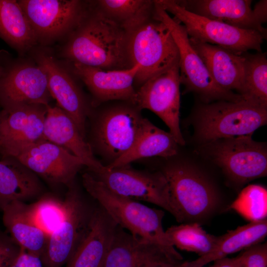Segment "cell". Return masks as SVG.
I'll return each instance as SVG.
<instances>
[{"mask_svg": "<svg viewBox=\"0 0 267 267\" xmlns=\"http://www.w3.org/2000/svg\"><path fill=\"white\" fill-rule=\"evenodd\" d=\"M128 34L93 7L86 10L69 34L63 56L72 61L106 70L131 68Z\"/></svg>", "mask_w": 267, "mask_h": 267, "instance_id": "cell-1", "label": "cell"}, {"mask_svg": "<svg viewBox=\"0 0 267 267\" xmlns=\"http://www.w3.org/2000/svg\"><path fill=\"white\" fill-rule=\"evenodd\" d=\"M82 182L87 193L118 225L135 237L159 246L176 260L182 261L163 227L164 211L115 194L88 171L83 174Z\"/></svg>", "mask_w": 267, "mask_h": 267, "instance_id": "cell-2", "label": "cell"}, {"mask_svg": "<svg viewBox=\"0 0 267 267\" xmlns=\"http://www.w3.org/2000/svg\"><path fill=\"white\" fill-rule=\"evenodd\" d=\"M99 105L89 116L91 122L88 142L93 154L100 156L107 166L132 147L147 119L142 116L141 110L130 101H111Z\"/></svg>", "mask_w": 267, "mask_h": 267, "instance_id": "cell-3", "label": "cell"}, {"mask_svg": "<svg viewBox=\"0 0 267 267\" xmlns=\"http://www.w3.org/2000/svg\"><path fill=\"white\" fill-rule=\"evenodd\" d=\"M195 134L204 144L218 139L252 135L267 122V106L245 98L199 104L194 113Z\"/></svg>", "mask_w": 267, "mask_h": 267, "instance_id": "cell-4", "label": "cell"}, {"mask_svg": "<svg viewBox=\"0 0 267 267\" xmlns=\"http://www.w3.org/2000/svg\"><path fill=\"white\" fill-rule=\"evenodd\" d=\"M160 171L167 181L178 222L199 223L218 210L220 205L218 191L198 169L175 161L168 163Z\"/></svg>", "mask_w": 267, "mask_h": 267, "instance_id": "cell-5", "label": "cell"}, {"mask_svg": "<svg viewBox=\"0 0 267 267\" xmlns=\"http://www.w3.org/2000/svg\"><path fill=\"white\" fill-rule=\"evenodd\" d=\"M127 34L130 64L139 67L136 86L179 63L178 50L170 31L153 16Z\"/></svg>", "mask_w": 267, "mask_h": 267, "instance_id": "cell-6", "label": "cell"}, {"mask_svg": "<svg viewBox=\"0 0 267 267\" xmlns=\"http://www.w3.org/2000/svg\"><path fill=\"white\" fill-rule=\"evenodd\" d=\"M153 17L163 22L171 32L179 53V71L180 84L185 87L184 92L196 93L203 103L219 100L236 101L244 97L218 86L211 77L206 65L190 44L184 27L171 17L154 0Z\"/></svg>", "mask_w": 267, "mask_h": 267, "instance_id": "cell-7", "label": "cell"}, {"mask_svg": "<svg viewBox=\"0 0 267 267\" xmlns=\"http://www.w3.org/2000/svg\"><path fill=\"white\" fill-rule=\"evenodd\" d=\"M66 187L64 219L49 235L40 258L44 267H62L67 264L86 233L96 205L86 199L75 180Z\"/></svg>", "mask_w": 267, "mask_h": 267, "instance_id": "cell-8", "label": "cell"}, {"mask_svg": "<svg viewBox=\"0 0 267 267\" xmlns=\"http://www.w3.org/2000/svg\"><path fill=\"white\" fill-rule=\"evenodd\" d=\"M157 1L184 27L191 39L239 54L251 49L262 52V44L266 38L258 31L238 28L194 14L178 4L176 0Z\"/></svg>", "mask_w": 267, "mask_h": 267, "instance_id": "cell-9", "label": "cell"}, {"mask_svg": "<svg viewBox=\"0 0 267 267\" xmlns=\"http://www.w3.org/2000/svg\"><path fill=\"white\" fill-rule=\"evenodd\" d=\"M88 172L115 194L156 205L169 212L177 221L167 181L160 171H140L130 165L111 168L102 165Z\"/></svg>", "mask_w": 267, "mask_h": 267, "instance_id": "cell-10", "label": "cell"}, {"mask_svg": "<svg viewBox=\"0 0 267 267\" xmlns=\"http://www.w3.org/2000/svg\"><path fill=\"white\" fill-rule=\"evenodd\" d=\"M252 135L218 139L204 144L203 149L231 180L245 184L267 173L266 145Z\"/></svg>", "mask_w": 267, "mask_h": 267, "instance_id": "cell-11", "label": "cell"}, {"mask_svg": "<svg viewBox=\"0 0 267 267\" xmlns=\"http://www.w3.org/2000/svg\"><path fill=\"white\" fill-rule=\"evenodd\" d=\"M179 63L151 78L136 89L134 104L148 109L166 124L178 145L185 140L179 126L180 87Z\"/></svg>", "mask_w": 267, "mask_h": 267, "instance_id": "cell-12", "label": "cell"}, {"mask_svg": "<svg viewBox=\"0 0 267 267\" xmlns=\"http://www.w3.org/2000/svg\"><path fill=\"white\" fill-rule=\"evenodd\" d=\"M18 2L38 42L44 43L70 34L87 10L83 2L78 0H21Z\"/></svg>", "mask_w": 267, "mask_h": 267, "instance_id": "cell-13", "label": "cell"}, {"mask_svg": "<svg viewBox=\"0 0 267 267\" xmlns=\"http://www.w3.org/2000/svg\"><path fill=\"white\" fill-rule=\"evenodd\" d=\"M2 67L0 105L3 111L25 105L49 104L51 96L47 77L41 66L20 63Z\"/></svg>", "mask_w": 267, "mask_h": 267, "instance_id": "cell-14", "label": "cell"}, {"mask_svg": "<svg viewBox=\"0 0 267 267\" xmlns=\"http://www.w3.org/2000/svg\"><path fill=\"white\" fill-rule=\"evenodd\" d=\"M15 158L52 185L67 186L86 166L82 159L44 139L29 146Z\"/></svg>", "mask_w": 267, "mask_h": 267, "instance_id": "cell-15", "label": "cell"}, {"mask_svg": "<svg viewBox=\"0 0 267 267\" xmlns=\"http://www.w3.org/2000/svg\"><path fill=\"white\" fill-rule=\"evenodd\" d=\"M47 105H25L0 113V154L2 158L15 157L43 139Z\"/></svg>", "mask_w": 267, "mask_h": 267, "instance_id": "cell-16", "label": "cell"}, {"mask_svg": "<svg viewBox=\"0 0 267 267\" xmlns=\"http://www.w3.org/2000/svg\"><path fill=\"white\" fill-rule=\"evenodd\" d=\"M38 64L45 71L51 97L58 107L74 121L86 138V122L92 111L83 91L69 72L49 53L40 52L36 56Z\"/></svg>", "mask_w": 267, "mask_h": 267, "instance_id": "cell-17", "label": "cell"}, {"mask_svg": "<svg viewBox=\"0 0 267 267\" xmlns=\"http://www.w3.org/2000/svg\"><path fill=\"white\" fill-rule=\"evenodd\" d=\"M72 72L81 80L91 92L92 106L116 100L134 104V80L138 65L122 70H106L72 62Z\"/></svg>", "mask_w": 267, "mask_h": 267, "instance_id": "cell-18", "label": "cell"}, {"mask_svg": "<svg viewBox=\"0 0 267 267\" xmlns=\"http://www.w3.org/2000/svg\"><path fill=\"white\" fill-rule=\"evenodd\" d=\"M117 226L96 203L88 229L66 267H102Z\"/></svg>", "mask_w": 267, "mask_h": 267, "instance_id": "cell-19", "label": "cell"}, {"mask_svg": "<svg viewBox=\"0 0 267 267\" xmlns=\"http://www.w3.org/2000/svg\"><path fill=\"white\" fill-rule=\"evenodd\" d=\"M189 39L216 84L225 90H235L243 96L245 68L243 53Z\"/></svg>", "mask_w": 267, "mask_h": 267, "instance_id": "cell-20", "label": "cell"}, {"mask_svg": "<svg viewBox=\"0 0 267 267\" xmlns=\"http://www.w3.org/2000/svg\"><path fill=\"white\" fill-rule=\"evenodd\" d=\"M186 10L238 28L254 30L267 38V30L251 8L250 0H176Z\"/></svg>", "mask_w": 267, "mask_h": 267, "instance_id": "cell-21", "label": "cell"}, {"mask_svg": "<svg viewBox=\"0 0 267 267\" xmlns=\"http://www.w3.org/2000/svg\"><path fill=\"white\" fill-rule=\"evenodd\" d=\"M43 139L82 159L89 171H93L103 165L95 158L90 145L74 121L58 106L47 105Z\"/></svg>", "mask_w": 267, "mask_h": 267, "instance_id": "cell-22", "label": "cell"}, {"mask_svg": "<svg viewBox=\"0 0 267 267\" xmlns=\"http://www.w3.org/2000/svg\"><path fill=\"white\" fill-rule=\"evenodd\" d=\"M161 260L182 262L159 246L135 237L118 225L102 267H143Z\"/></svg>", "mask_w": 267, "mask_h": 267, "instance_id": "cell-23", "label": "cell"}, {"mask_svg": "<svg viewBox=\"0 0 267 267\" xmlns=\"http://www.w3.org/2000/svg\"><path fill=\"white\" fill-rule=\"evenodd\" d=\"M44 188L40 178L13 157L0 161V211L14 201L39 198Z\"/></svg>", "mask_w": 267, "mask_h": 267, "instance_id": "cell-24", "label": "cell"}, {"mask_svg": "<svg viewBox=\"0 0 267 267\" xmlns=\"http://www.w3.org/2000/svg\"><path fill=\"white\" fill-rule=\"evenodd\" d=\"M2 212L3 225L14 241L27 252L41 258L49 235L35 222L29 212L28 204L14 201Z\"/></svg>", "mask_w": 267, "mask_h": 267, "instance_id": "cell-25", "label": "cell"}, {"mask_svg": "<svg viewBox=\"0 0 267 267\" xmlns=\"http://www.w3.org/2000/svg\"><path fill=\"white\" fill-rule=\"evenodd\" d=\"M267 234V219L239 226L218 236L214 248L207 254L192 261L183 262V267H202L209 263L261 243Z\"/></svg>", "mask_w": 267, "mask_h": 267, "instance_id": "cell-26", "label": "cell"}, {"mask_svg": "<svg viewBox=\"0 0 267 267\" xmlns=\"http://www.w3.org/2000/svg\"><path fill=\"white\" fill-rule=\"evenodd\" d=\"M178 145L170 132L158 128L147 119L141 134L132 147L115 162L105 166L118 167L155 156L174 157L178 153Z\"/></svg>", "mask_w": 267, "mask_h": 267, "instance_id": "cell-27", "label": "cell"}, {"mask_svg": "<svg viewBox=\"0 0 267 267\" xmlns=\"http://www.w3.org/2000/svg\"><path fill=\"white\" fill-rule=\"evenodd\" d=\"M0 38L19 51L38 42L33 29L18 1L0 0Z\"/></svg>", "mask_w": 267, "mask_h": 267, "instance_id": "cell-28", "label": "cell"}, {"mask_svg": "<svg viewBox=\"0 0 267 267\" xmlns=\"http://www.w3.org/2000/svg\"><path fill=\"white\" fill-rule=\"evenodd\" d=\"M154 6L151 0H99L93 8L128 33L151 18Z\"/></svg>", "mask_w": 267, "mask_h": 267, "instance_id": "cell-29", "label": "cell"}, {"mask_svg": "<svg viewBox=\"0 0 267 267\" xmlns=\"http://www.w3.org/2000/svg\"><path fill=\"white\" fill-rule=\"evenodd\" d=\"M174 247L194 252L199 257L205 255L214 248L218 236L207 233L196 222H185L173 225L165 230Z\"/></svg>", "mask_w": 267, "mask_h": 267, "instance_id": "cell-30", "label": "cell"}, {"mask_svg": "<svg viewBox=\"0 0 267 267\" xmlns=\"http://www.w3.org/2000/svg\"><path fill=\"white\" fill-rule=\"evenodd\" d=\"M245 58L243 97L267 106V58L266 53H243Z\"/></svg>", "mask_w": 267, "mask_h": 267, "instance_id": "cell-31", "label": "cell"}, {"mask_svg": "<svg viewBox=\"0 0 267 267\" xmlns=\"http://www.w3.org/2000/svg\"><path fill=\"white\" fill-rule=\"evenodd\" d=\"M29 212L36 224L48 235L60 224L65 215L64 199L44 193L38 200L28 204Z\"/></svg>", "mask_w": 267, "mask_h": 267, "instance_id": "cell-32", "label": "cell"}, {"mask_svg": "<svg viewBox=\"0 0 267 267\" xmlns=\"http://www.w3.org/2000/svg\"><path fill=\"white\" fill-rule=\"evenodd\" d=\"M250 222L267 219V190L259 184H250L238 194L229 206Z\"/></svg>", "mask_w": 267, "mask_h": 267, "instance_id": "cell-33", "label": "cell"}, {"mask_svg": "<svg viewBox=\"0 0 267 267\" xmlns=\"http://www.w3.org/2000/svg\"><path fill=\"white\" fill-rule=\"evenodd\" d=\"M21 249L9 234L0 228V267H9Z\"/></svg>", "mask_w": 267, "mask_h": 267, "instance_id": "cell-34", "label": "cell"}, {"mask_svg": "<svg viewBox=\"0 0 267 267\" xmlns=\"http://www.w3.org/2000/svg\"><path fill=\"white\" fill-rule=\"evenodd\" d=\"M243 267H267V243H259L251 246L241 253Z\"/></svg>", "mask_w": 267, "mask_h": 267, "instance_id": "cell-35", "label": "cell"}, {"mask_svg": "<svg viewBox=\"0 0 267 267\" xmlns=\"http://www.w3.org/2000/svg\"><path fill=\"white\" fill-rule=\"evenodd\" d=\"M9 267H44L40 257L30 254L21 248V251Z\"/></svg>", "mask_w": 267, "mask_h": 267, "instance_id": "cell-36", "label": "cell"}, {"mask_svg": "<svg viewBox=\"0 0 267 267\" xmlns=\"http://www.w3.org/2000/svg\"><path fill=\"white\" fill-rule=\"evenodd\" d=\"M210 267H243L242 255L240 254L234 258L225 257L216 260Z\"/></svg>", "mask_w": 267, "mask_h": 267, "instance_id": "cell-37", "label": "cell"}, {"mask_svg": "<svg viewBox=\"0 0 267 267\" xmlns=\"http://www.w3.org/2000/svg\"><path fill=\"white\" fill-rule=\"evenodd\" d=\"M267 0H261L255 5L253 10L262 23L267 21Z\"/></svg>", "mask_w": 267, "mask_h": 267, "instance_id": "cell-38", "label": "cell"}, {"mask_svg": "<svg viewBox=\"0 0 267 267\" xmlns=\"http://www.w3.org/2000/svg\"><path fill=\"white\" fill-rule=\"evenodd\" d=\"M183 262L161 260L151 262L143 267H183Z\"/></svg>", "mask_w": 267, "mask_h": 267, "instance_id": "cell-39", "label": "cell"}, {"mask_svg": "<svg viewBox=\"0 0 267 267\" xmlns=\"http://www.w3.org/2000/svg\"><path fill=\"white\" fill-rule=\"evenodd\" d=\"M3 73V68L2 65H0V77L2 75Z\"/></svg>", "mask_w": 267, "mask_h": 267, "instance_id": "cell-40", "label": "cell"}, {"mask_svg": "<svg viewBox=\"0 0 267 267\" xmlns=\"http://www.w3.org/2000/svg\"></svg>", "mask_w": 267, "mask_h": 267, "instance_id": "cell-41", "label": "cell"}]
</instances>
